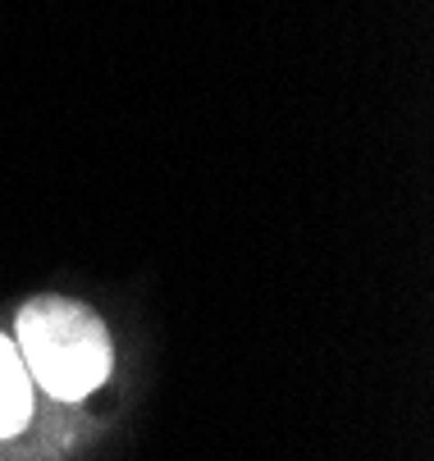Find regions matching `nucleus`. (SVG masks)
Here are the masks:
<instances>
[{
  "mask_svg": "<svg viewBox=\"0 0 434 461\" xmlns=\"http://www.w3.org/2000/svg\"><path fill=\"white\" fill-rule=\"evenodd\" d=\"M14 348L50 398L78 402L110 375V334L105 324L69 302V297H37L19 311Z\"/></svg>",
  "mask_w": 434,
  "mask_h": 461,
  "instance_id": "nucleus-1",
  "label": "nucleus"
},
{
  "mask_svg": "<svg viewBox=\"0 0 434 461\" xmlns=\"http://www.w3.org/2000/svg\"><path fill=\"white\" fill-rule=\"evenodd\" d=\"M32 416V375L19 357V348L0 334V438H10Z\"/></svg>",
  "mask_w": 434,
  "mask_h": 461,
  "instance_id": "nucleus-2",
  "label": "nucleus"
}]
</instances>
